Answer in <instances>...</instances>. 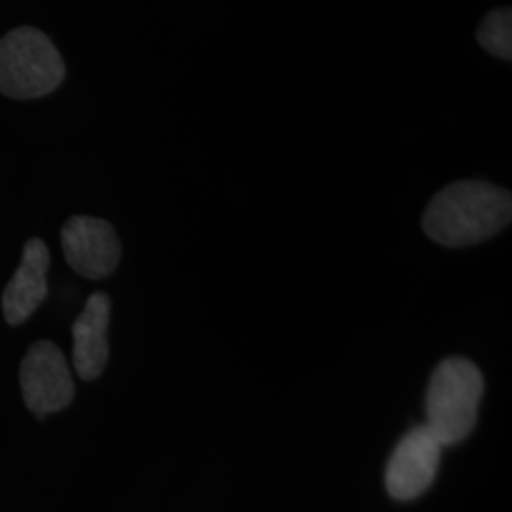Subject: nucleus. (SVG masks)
Masks as SVG:
<instances>
[{
    "mask_svg": "<svg viewBox=\"0 0 512 512\" xmlns=\"http://www.w3.org/2000/svg\"><path fill=\"white\" fill-rule=\"evenodd\" d=\"M442 444L418 425L397 442L385 467V490L395 501H414L429 490L439 473Z\"/></svg>",
    "mask_w": 512,
    "mask_h": 512,
    "instance_id": "39448f33",
    "label": "nucleus"
},
{
    "mask_svg": "<svg viewBox=\"0 0 512 512\" xmlns=\"http://www.w3.org/2000/svg\"><path fill=\"white\" fill-rule=\"evenodd\" d=\"M478 44L505 61L512 57V12L511 8H499L490 12L476 31Z\"/></svg>",
    "mask_w": 512,
    "mask_h": 512,
    "instance_id": "1a4fd4ad",
    "label": "nucleus"
},
{
    "mask_svg": "<svg viewBox=\"0 0 512 512\" xmlns=\"http://www.w3.org/2000/svg\"><path fill=\"white\" fill-rule=\"evenodd\" d=\"M50 253L42 239H29L23 247L18 272L2 294V311L8 325L25 323L48 296Z\"/></svg>",
    "mask_w": 512,
    "mask_h": 512,
    "instance_id": "0eeeda50",
    "label": "nucleus"
},
{
    "mask_svg": "<svg viewBox=\"0 0 512 512\" xmlns=\"http://www.w3.org/2000/svg\"><path fill=\"white\" fill-rule=\"evenodd\" d=\"M512 219L511 192L484 181L450 184L431 200L423 232L444 247H469L494 238Z\"/></svg>",
    "mask_w": 512,
    "mask_h": 512,
    "instance_id": "f257e3e1",
    "label": "nucleus"
},
{
    "mask_svg": "<svg viewBox=\"0 0 512 512\" xmlns=\"http://www.w3.org/2000/svg\"><path fill=\"white\" fill-rule=\"evenodd\" d=\"M110 298L95 293L73 325V361L82 380L99 378L109 361Z\"/></svg>",
    "mask_w": 512,
    "mask_h": 512,
    "instance_id": "6e6552de",
    "label": "nucleus"
},
{
    "mask_svg": "<svg viewBox=\"0 0 512 512\" xmlns=\"http://www.w3.org/2000/svg\"><path fill=\"white\" fill-rule=\"evenodd\" d=\"M21 393L27 408L46 418L65 410L74 399V382L63 351L48 340L27 349L19 368Z\"/></svg>",
    "mask_w": 512,
    "mask_h": 512,
    "instance_id": "20e7f679",
    "label": "nucleus"
},
{
    "mask_svg": "<svg viewBox=\"0 0 512 512\" xmlns=\"http://www.w3.org/2000/svg\"><path fill=\"white\" fill-rule=\"evenodd\" d=\"M61 247L69 266L86 279L112 274L122 258V243L112 224L95 217L76 215L61 228Z\"/></svg>",
    "mask_w": 512,
    "mask_h": 512,
    "instance_id": "423d86ee",
    "label": "nucleus"
},
{
    "mask_svg": "<svg viewBox=\"0 0 512 512\" xmlns=\"http://www.w3.org/2000/svg\"><path fill=\"white\" fill-rule=\"evenodd\" d=\"M482 395L484 376L469 359L450 357L433 370L425 395V427L442 448L473 433Z\"/></svg>",
    "mask_w": 512,
    "mask_h": 512,
    "instance_id": "f03ea898",
    "label": "nucleus"
},
{
    "mask_svg": "<svg viewBox=\"0 0 512 512\" xmlns=\"http://www.w3.org/2000/svg\"><path fill=\"white\" fill-rule=\"evenodd\" d=\"M65 63L52 40L35 27H18L0 38V93L37 99L57 90Z\"/></svg>",
    "mask_w": 512,
    "mask_h": 512,
    "instance_id": "7ed1b4c3",
    "label": "nucleus"
}]
</instances>
